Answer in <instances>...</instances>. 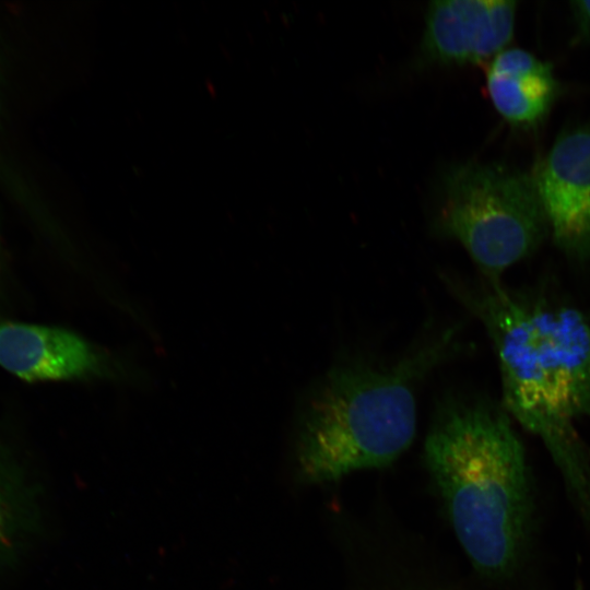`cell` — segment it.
<instances>
[{
	"label": "cell",
	"mask_w": 590,
	"mask_h": 590,
	"mask_svg": "<svg viewBox=\"0 0 590 590\" xmlns=\"http://www.w3.org/2000/svg\"><path fill=\"white\" fill-rule=\"evenodd\" d=\"M446 280L494 344L503 408L543 442L563 481L589 473L590 448L576 425L590 417V310Z\"/></svg>",
	"instance_id": "6da1fadb"
},
{
	"label": "cell",
	"mask_w": 590,
	"mask_h": 590,
	"mask_svg": "<svg viewBox=\"0 0 590 590\" xmlns=\"http://www.w3.org/2000/svg\"><path fill=\"white\" fill-rule=\"evenodd\" d=\"M424 455L473 567L492 580L514 577L528 558L536 517L532 472L514 420L503 405L449 400Z\"/></svg>",
	"instance_id": "7a4b0ae2"
},
{
	"label": "cell",
	"mask_w": 590,
	"mask_h": 590,
	"mask_svg": "<svg viewBox=\"0 0 590 590\" xmlns=\"http://www.w3.org/2000/svg\"><path fill=\"white\" fill-rule=\"evenodd\" d=\"M448 330L389 367L349 363L312 389L298 422L295 461L307 483L335 482L392 463L416 432L415 385L448 357Z\"/></svg>",
	"instance_id": "3957f363"
},
{
	"label": "cell",
	"mask_w": 590,
	"mask_h": 590,
	"mask_svg": "<svg viewBox=\"0 0 590 590\" xmlns=\"http://www.w3.org/2000/svg\"><path fill=\"white\" fill-rule=\"evenodd\" d=\"M436 235L458 240L491 285L550 234L533 175L498 163L446 167L435 187Z\"/></svg>",
	"instance_id": "277c9868"
},
{
	"label": "cell",
	"mask_w": 590,
	"mask_h": 590,
	"mask_svg": "<svg viewBox=\"0 0 590 590\" xmlns=\"http://www.w3.org/2000/svg\"><path fill=\"white\" fill-rule=\"evenodd\" d=\"M533 177L555 245L590 260V129L559 135Z\"/></svg>",
	"instance_id": "5b68a950"
},
{
	"label": "cell",
	"mask_w": 590,
	"mask_h": 590,
	"mask_svg": "<svg viewBox=\"0 0 590 590\" xmlns=\"http://www.w3.org/2000/svg\"><path fill=\"white\" fill-rule=\"evenodd\" d=\"M516 7L508 0L430 2L418 62L449 66L494 58L512 38Z\"/></svg>",
	"instance_id": "8992f818"
},
{
	"label": "cell",
	"mask_w": 590,
	"mask_h": 590,
	"mask_svg": "<svg viewBox=\"0 0 590 590\" xmlns=\"http://www.w3.org/2000/svg\"><path fill=\"white\" fill-rule=\"evenodd\" d=\"M0 366L26 381L108 377L110 357L79 334L59 327L0 322Z\"/></svg>",
	"instance_id": "52a82bcc"
},
{
	"label": "cell",
	"mask_w": 590,
	"mask_h": 590,
	"mask_svg": "<svg viewBox=\"0 0 590 590\" xmlns=\"http://www.w3.org/2000/svg\"><path fill=\"white\" fill-rule=\"evenodd\" d=\"M486 86L496 110L519 126L542 120L558 88L550 64L520 48L504 49L492 59Z\"/></svg>",
	"instance_id": "ba28073f"
},
{
	"label": "cell",
	"mask_w": 590,
	"mask_h": 590,
	"mask_svg": "<svg viewBox=\"0 0 590 590\" xmlns=\"http://www.w3.org/2000/svg\"><path fill=\"white\" fill-rule=\"evenodd\" d=\"M571 7L580 26L590 33V1H575Z\"/></svg>",
	"instance_id": "9c48e42d"
},
{
	"label": "cell",
	"mask_w": 590,
	"mask_h": 590,
	"mask_svg": "<svg viewBox=\"0 0 590 590\" xmlns=\"http://www.w3.org/2000/svg\"><path fill=\"white\" fill-rule=\"evenodd\" d=\"M4 477L0 468V538L4 533L8 519H9V505L7 498V491L4 487Z\"/></svg>",
	"instance_id": "30bf717a"
}]
</instances>
